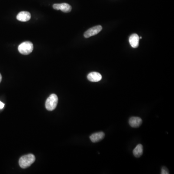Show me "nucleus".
Masks as SVG:
<instances>
[{
  "instance_id": "nucleus-1",
  "label": "nucleus",
  "mask_w": 174,
  "mask_h": 174,
  "mask_svg": "<svg viewBox=\"0 0 174 174\" xmlns=\"http://www.w3.org/2000/svg\"><path fill=\"white\" fill-rule=\"evenodd\" d=\"M35 161L34 155L32 154L22 156L19 160V165L22 168H26L30 166Z\"/></svg>"
},
{
  "instance_id": "nucleus-2",
  "label": "nucleus",
  "mask_w": 174,
  "mask_h": 174,
  "mask_svg": "<svg viewBox=\"0 0 174 174\" xmlns=\"http://www.w3.org/2000/svg\"><path fill=\"white\" fill-rule=\"evenodd\" d=\"M34 46L32 43L29 41L23 42L19 44L18 50L21 54L23 55H28L33 51Z\"/></svg>"
},
{
  "instance_id": "nucleus-3",
  "label": "nucleus",
  "mask_w": 174,
  "mask_h": 174,
  "mask_svg": "<svg viewBox=\"0 0 174 174\" xmlns=\"http://www.w3.org/2000/svg\"><path fill=\"white\" fill-rule=\"evenodd\" d=\"M58 102V98L55 94H52L46 100L45 106L48 111H52L55 109Z\"/></svg>"
},
{
  "instance_id": "nucleus-4",
  "label": "nucleus",
  "mask_w": 174,
  "mask_h": 174,
  "mask_svg": "<svg viewBox=\"0 0 174 174\" xmlns=\"http://www.w3.org/2000/svg\"><path fill=\"white\" fill-rule=\"evenodd\" d=\"M102 30V27L101 25L96 26L89 29L84 33V36L85 38H89L91 36H94L100 33Z\"/></svg>"
},
{
  "instance_id": "nucleus-5",
  "label": "nucleus",
  "mask_w": 174,
  "mask_h": 174,
  "mask_svg": "<svg viewBox=\"0 0 174 174\" xmlns=\"http://www.w3.org/2000/svg\"><path fill=\"white\" fill-rule=\"evenodd\" d=\"M53 8L57 10H61L64 13H69L72 10V7L70 5L66 3L56 4L53 5Z\"/></svg>"
},
{
  "instance_id": "nucleus-6",
  "label": "nucleus",
  "mask_w": 174,
  "mask_h": 174,
  "mask_svg": "<svg viewBox=\"0 0 174 174\" xmlns=\"http://www.w3.org/2000/svg\"><path fill=\"white\" fill-rule=\"evenodd\" d=\"M31 18V15L29 12L22 11L19 12L17 16V19L22 22L28 21Z\"/></svg>"
},
{
  "instance_id": "nucleus-7",
  "label": "nucleus",
  "mask_w": 174,
  "mask_h": 174,
  "mask_svg": "<svg viewBox=\"0 0 174 174\" xmlns=\"http://www.w3.org/2000/svg\"><path fill=\"white\" fill-rule=\"evenodd\" d=\"M87 78L90 81L97 82L101 80L102 78V75L98 72H93L88 74Z\"/></svg>"
},
{
  "instance_id": "nucleus-8",
  "label": "nucleus",
  "mask_w": 174,
  "mask_h": 174,
  "mask_svg": "<svg viewBox=\"0 0 174 174\" xmlns=\"http://www.w3.org/2000/svg\"><path fill=\"white\" fill-rule=\"evenodd\" d=\"M129 123L132 127L138 128L142 123V120L139 117H133L129 119Z\"/></svg>"
},
{
  "instance_id": "nucleus-9",
  "label": "nucleus",
  "mask_w": 174,
  "mask_h": 174,
  "mask_svg": "<svg viewBox=\"0 0 174 174\" xmlns=\"http://www.w3.org/2000/svg\"><path fill=\"white\" fill-rule=\"evenodd\" d=\"M104 136L105 135H104V133L100 132L93 133V135L90 136V138L91 141L94 143H96V142L102 140L104 138Z\"/></svg>"
},
{
  "instance_id": "nucleus-10",
  "label": "nucleus",
  "mask_w": 174,
  "mask_h": 174,
  "mask_svg": "<svg viewBox=\"0 0 174 174\" xmlns=\"http://www.w3.org/2000/svg\"><path fill=\"white\" fill-rule=\"evenodd\" d=\"M139 37L136 34H133L129 37V43L133 48H136L139 45Z\"/></svg>"
},
{
  "instance_id": "nucleus-11",
  "label": "nucleus",
  "mask_w": 174,
  "mask_h": 174,
  "mask_svg": "<svg viewBox=\"0 0 174 174\" xmlns=\"http://www.w3.org/2000/svg\"><path fill=\"white\" fill-rule=\"evenodd\" d=\"M143 147L141 144H138L133 150L134 156L136 158H139L143 154Z\"/></svg>"
},
{
  "instance_id": "nucleus-12",
  "label": "nucleus",
  "mask_w": 174,
  "mask_h": 174,
  "mask_svg": "<svg viewBox=\"0 0 174 174\" xmlns=\"http://www.w3.org/2000/svg\"><path fill=\"white\" fill-rule=\"evenodd\" d=\"M161 174H169V171L168 169L166 167H163L162 168V171H161Z\"/></svg>"
},
{
  "instance_id": "nucleus-13",
  "label": "nucleus",
  "mask_w": 174,
  "mask_h": 174,
  "mask_svg": "<svg viewBox=\"0 0 174 174\" xmlns=\"http://www.w3.org/2000/svg\"><path fill=\"white\" fill-rule=\"evenodd\" d=\"M4 106H5V104L2 102H0V109H2L4 108Z\"/></svg>"
},
{
  "instance_id": "nucleus-14",
  "label": "nucleus",
  "mask_w": 174,
  "mask_h": 174,
  "mask_svg": "<svg viewBox=\"0 0 174 174\" xmlns=\"http://www.w3.org/2000/svg\"><path fill=\"white\" fill-rule=\"evenodd\" d=\"M2 79V77L1 74H0V83H1V82Z\"/></svg>"
}]
</instances>
